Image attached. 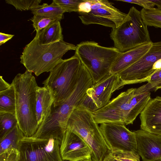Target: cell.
Segmentation results:
<instances>
[{
    "mask_svg": "<svg viewBox=\"0 0 161 161\" xmlns=\"http://www.w3.org/2000/svg\"><path fill=\"white\" fill-rule=\"evenodd\" d=\"M14 36V35L8 34L1 32H0V46L11 39Z\"/></svg>",
    "mask_w": 161,
    "mask_h": 161,
    "instance_id": "cell-31",
    "label": "cell"
},
{
    "mask_svg": "<svg viewBox=\"0 0 161 161\" xmlns=\"http://www.w3.org/2000/svg\"><path fill=\"white\" fill-rule=\"evenodd\" d=\"M32 22V25L36 34L56 21H60L58 19L40 15L34 14L30 19Z\"/></svg>",
    "mask_w": 161,
    "mask_h": 161,
    "instance_id": "cell-26",
    "label": "cell"
},
{
    "mask_svg": "<svg viewBox=\"0 0 161 161\" xmlns=\"http://www.w3.org/2000/svg\"><path fill=\"white\" fill-rule=\"evenodd\" d=\"M65 12H78L80 4L83 0H53Z\"/></svg>",
    "mask_w": 161,
    "mask_h": 161,
    "instance_id": "cell-28",
    "label": "cell"
},
{
    "mask_svg": "<svg viewBox=\"0 0 161 161\" xmlns=\"http://www.w3.org/2000/svg\"><path fill=\"white\" fill-rule=\"evenodd\" d=\"M147 83L136 88L135 93L138 94L144 92H155L161 88V69L155 72L147 81Z\"/></svg>",
    "mask_w": 161,
    "mask_h": 161,
    "instance_id": "cell-24",
    "label": "cell"
},
{
    "mask_svg": "<svg viewBox=\"0 0 161 161\" xmlns=\"http://www.w3.org/2000/svg\"><path fill=\"white\" fill-rule=\"evenodd\" d=\"M161 58V41L153 42L148 52L135 63L118 73L120 79L119 89L124 86L147 81L154 73V63Z\"/></svg>",
    "mask_w": 161,
    "mask_h": 161,
    "instance_id": "cell-9",
    "label": "cell"
},
{
    "mask_svg": "<svg viewBox=\"0 0 161 161\" xmlns=\"http://www.w3.org/2000/svg\"><path fill=\"white\" fill-rule=\"evenodd\" d=\"M120 79L118 74H109L87 90L78 106L92 113L107 105L112 94L119 89Z\"/></svg>",
    "mask_w": 161,
    "mask_h": 161,
    "instance_id": "cell-10",
    "label": "cell"
},
{
    "mask_svg": "<svg viewBox=\"0 0 161 161\" xmlns=\"http://www.w3.org/2000/svg\"><path fill=\"white\" fill-rule=\"evenodd\" d=\"M66 129L82 138L92 150L93 161H103L111 150L92 112L77 106L71 113Z\"/></svg>",
    "mask_w": 161,
    "mask_h": 161,
    "instance_id": "cell-4",
    "label": "cell"
},
{
    "mask_svg": "<svg viewBox=\"0 0 161 161\" xmlns=\"http://www.w3.org/2000/svg\"><path fill=\"white\" fill-rule=\"evenodd\" d=\"M18 149L11 148L7 150L0 154V161H18Z\"/></svg>",
    "mask_w": 161,
    "mask_h": 161,
    "instance_id": "cell-29",
    "label": "cell"
},
{
    "mask_svg": "<svg viewBox=\"0 0 161 161\" xmlns=\"http://www.w3.org/2000/svg\"><path fill=\"white\" fill-rule=\"evenodd\" d=\"M141 130L161 135V97L151 99L140 113Z\"/></svg>",
    "mask_w": 161,
    "mask_h": 161,
    "instance_id": "cell-15",
    "label": "cell"
},
{
    "mask_svg": "<svg viewBox=\"0 0 161 161\" xmlns=\"http://www.w3.org/2000/svg\"><path fill=\"white\" fill-rule=\"evenodd\" d=\"M31 13L34 14L56 18L60 20L63 18L64 10L60 6L53 1L50 5L44 3L38 5L31 10Z\"/></svg>",
    "mask_w": 161,
    "mask_h": 161,
    "instance_id": "cell-21",
    "label": "cell"
},
{
    "mask_svg": "<svg viewBox=\"0 0 161 161\" xmlns=\"http://www.w3.org/2000/svg\"><path fill=\"white\" fill-rule=\"evenodd\" d=\"M155 5L156 6L157 8L161 9V0H149Z\"/></svg>",
    "mask_w": 161,
    "mask_h": 161,
    "instance_id": "cell-33",
    "label": "cell"
},
{
    "mask_svg": "<svg viewBox=\"0 0 161 161\" xmlns=\"http://www.w3.org/2000/svg\"><path fill=\"white\" fill-rule=\"evenodd\" d=\"M11 85V84H9L4 80L2 76H0V92L7 89Z\"/></svg>",
    "mask_w": 161,
    "mask_h": 161,
    "instance_id": "cell-32",
    "label": "cell"
},
{
    "mask_svg": "<svg viewBox=\"0 0 161 161\" xmlns=\"http://www.w3.org/2000/svg\"><path fill=\"white\" fill-rule=\"evenodd\" d=\"M134 3L143 7L145 9H150L154 8L155 5L149 0H117V1Z\"/></svg>",
    "mask_w": 161,
    "mask_h": 161,
    "instance_id": "cell-30",
    "label": "cell"
},
{
    "mask_svg": "<svg viewBox=\"0 0 161 161\" xmlns=\"http://www.w3.org/2000/svg\"><path fill=\"white\" fill-rule=\"evenodd\" d=\"M41 44H47L63 40L60 21H56L40 31L35 36Z\"/></svg>",
    "mask_w": 161,
    "mask_h": 161,
    "instance_id": "cell-18",
    "label": "cell"
},
{
    "mask_svg": "<svg viewBox=\"0 0 161 161\" xmlns=\"http://www.w3.org/2000/svg\"><path fill=\"white\" fill-rule=\"evenodd\" d=\"M76 48L75 45L64 40L41 44L35 36L25 47L20 63L27 70L38 76L44 72H50L66 52Z\"/></svg>",
    "mask_w": 161,
    "mask_h": 161,
    "instance_id": "cell-3",
    "label": "cell"
},
{
    "mask_svg": "<svg viewBox=\"0 0 161 161\" xmlns=\"http://www.w3.org/2000/svg\"><path fill=\"white\" fill-rule=\"evenodd\" d=\"M76 161H93L92 160V158H84L81 159L79 160H78Z\"/></svg>",
    "mask_w": 161,
    "mask_h": 161,
    "instance_id": "cell-34",
    "label": "cell"
},
{
    "mask_svg": "<svg viewBox=\"0 0 161 161\" xmlns=\"http://www.w3.org/2000/svg\"><path fill=\"white\" fill-rule=\"evenodd\" d=\"M11 84L8 89L0 92V113L15 114V89L13 83Z\"/></svg>",
    "mask_w": 161,
    "mask_h": 161,
    "instance_id": "cell-20",
    "label": "cell"
},
{
    "mask_svg": "<svg viewBox=\"0 0 161 161\" xmlns=\"http://www.w3.org/2000/svg\"><path fill=\"white\" fill-rule=\"evenodd\" d=\"M136 88L121 92L106 106L93 112L97 124L117 123L132 124L151 99L150 92L136 94Z\"/></svg>",
    "mask_w": 161,
    "mask_h": 161,
    "instance_id": "cell-2",
    "label": "cell"
},
{
    "mask_svg": "<svg viewBox=\"0 0 161 161\" xmlns=\"http://www.w3.org/2000/svg\"><path fill=\"white\" fill-rule=\"evenodd\" d=\"M53 102V98L49 90L44 86H39L36 91V109L39 127L50 116Z\"/></svg>",
    "mask_w": 161,
    "mask_h": 161,
    "instance_id": "cell-17",
    "label": "cell"
},
{
    "mask_svg": "<svg viewBox=\"0 0 161 161\" xmlns=\"http://www.w3.org/2000/svg\"><path fill=\"white\" fill-rule=\"evenodd\" d=\"M152 161H161V158Z\"/></svg>",
    "mask_w": 161,
    "mask_h": 161,
    "instance_id": "cell-35",
    "label": "cell"
},
{
    "mask_svg": "<svg viewBox=\"0 0 161 161\" xmlns=\"http://www.w3.org/2000/svg\"><path fill=\"white\" fill-rule=\"evenodd\" d=\"M103 161H140V156L135 152L111 151Z\"/></svg>",
    "mask_w": 161,
    "mask_h": 161,
    "instance_id": "cell-23",
    "label": "cell"
},
{
    "mask_svg": "<svg viewBox=\"0 0 161 161\" xmlns=\"http://www.w3.org/2000/svg\"><path fill=\"white\" fill-rule=\"evenodd\" d=\"M81 62L77 56L62 59L50 72L42 84L50 92L54 102L53 106L62 104L71 95L78 80Z\"/></svg>",
    "mask_w": 161,
    "mask_h": 161,
    "instance_id": "cell-5",
    "label": "cell"
},
{
    "mask_svg": "<svg viewBox=\"0 0 161 161\" xmlns=\"http://www.w3.org/2000/svg\"><path fill=\"white\" fill-rule=\"evenodd\" d=\"M60 153L63 160L76 161L91 158L92 150L84 140L66 129L60 142Z\"/></svg>",
    "mask_w": 161,
    "mask_h": 161,
    "instance_id": "cell-13",
    "label": "cell"
},
{
    "mask_svg": "<svg viewBox=\"0 0 161 161\" xmlns=\"http://www.w3.org/2000/svg\"><path fill=\"white\" fill-rule=\"evenodd\" d=\"M60 144L59 140L53 138L24 136L18 145V161H64Z\"/></svg>",
    "mask_w": 161,
    "mask_h": 161,
    "instance_id": "cell-8",
    "label": "cell"
},
{
    "mask_svg": "<svg viewBox=\"0 0 161 161\" xmlns=\"http://www.w3.org/2000/svg\"><path fill=\"white\" fill-rule=\"evenodd\" d=\"M140 11L144 22L147 26L161 28V9L155 8L150 9L142 8Z\"/></svg>",
    "mask_w": 161,
    "mask_h": 161,
    "instance_id": "cell-22",
    "label": "cell"
},
{
    "mask_svg": "<svg viewBox=\"0 0 161 161\" xmlns=\"http://www.w3.org/2000/svg\"><path fill=\"white\" fill-rule=\"evenodd\" d=\"M24 136L17 124L0 139V154L8 149H18L19 141Z\"/></svg>",
    "mask_w": 161,
    "mask_h": 161,
    "instance_id": "cell-19",
    "label": "cell"
},
{
    "mask_svg": "<svg viewBox=\"0 0 161 161\" xmlns=\"http://www.w3.org/2000/svg\"><path fill=\"white\" fill-rule=\"evenodd\" d=\"M134 131L137 153L143 161H152L161 158V135L141 129Z\"/></svg>",
    "mask_w": 161,
    "mask_h": 161,
    "instance_id": "cell-14",
    "label": "cell"
},
{
    "mask_svg": "<svg viewBox=\"0 0 161 161\" xmlns=\"http://www.w3.org/2000/svg\"><path fill=\"white\" fill-rule=\"evenodd\" d=\"M12 82L15 89V115L18 125L24 136H33L39 127L36 110L39 86L32 73L27 70L17 74Z\"/></svg>",
    "mask_w": 161,
    "mask_h": 161,
    "instance_id": "cell-1",
    "label": "cell"
},
{
    "mask_svg": "<svg viewBox=\"0 0 161 161\" xmlns=\"http://www.w3.org/2000/svg\"><path fill=\"white\" fill-rule=\"evenodd\" d=\"M17 124L15 114L0 113V139Z\"/></svg>",
    "mask_w": 161,
    "mask_h": 161,
    "instance_id": "cell-25",
    "label": "cell"
},
{
    "mask_svg": "<svg viewBox=\"0 0 161 161\" xmlns=\"http://www.w3.org/2000/svg\"><path fill=\"white\" fill-rule=\"evenodd\" d=\"M99 126L111 151L121 150L137 153L136 134L125 125L104 123Z\"/></svg>",
    "mask_w": 161,
    "mask_h": 161,
    "instance_id": "cell-12",
    "label": "cell"
},
{
    "mask_svg": "<svg viewBox=\"0 0 161 161\" xmlns=\"http://www.w3.org/2000/svg\"><path fill=\"white\" fill-rule=\"evenodd\" d=\"M91 10L87 13H79V18L85 25L96 24L115 28L126 19L127 14L116 8L106 0H90Z\"/></svg>",
    "mask_w": 161,
    "mask_h": 161,
    "instance_id": "cell-11",
    "label": "cell"
},
{
    "mask_svg": "<svg viewBox=\"0 0 161 161\" xmlns=\"http://www.w3.org/2000/svg\"><path fill=\"white\" fill-rule=\"evenodd\" d=\"M121 53L114 47H104L94 41H85L77 45L75 54L89 71L93 84L110 74L112 65Z\"/></svg>",
    "mask_w": 161,
    "mask_h": 161,
    "instance_id": "cell-6",
    "label": "cell"
},
{
    "mask_svg": "<svg viewBox=\"0 0 161 161\" xmlns=\"http://www.w3.org/2000/svg\"><path fill=\"white\" fill-rule=\"evenodd\" d=\"M153 42L145 43L121 53L112 65L110 74H118L133 64L149 50Z\"/></svg>",
    "mask_w": 161,
    "mask_h": 161,
    "instance_id": "cell-16",
    "label": "cell"
},
{
    "mask_svg": "<svg viewBox=\"0 0 161 161\" xmlns=\"http://www.w3.org/2000/svg\"><path fill=\"white\" fill-rule=\"evenodd\" d=\"M114 47L121 53L152 42L147 26L144 22L140 11L131 7L126 20L110 34Z\"/></svg>",
    "mask_w": 161,
    "mask_h": 161,
    "instance_id": "cell-7",
    "label": "cell"
},
{
    "mask_svg": "<svg viewBox=\"0 0 161 161\" xmlns=\"http://www.w3.org/2000/svg\"><path fill=\"white\" fill-rule=\"evenodd\" d=\"M41 0H6L5 2L20 11L31 10L39 5Z\"/></svg>",
    "mask_w": 161,
    "mask_h": 161,
    "instance_id": "cell-27",
    "label": "cell"
}]
</instances>
